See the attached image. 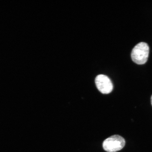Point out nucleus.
Instances as JSON below:
<instances>
[{"label": "nucleus", "mask_w": 152, "mask_h": 152, "mask_svg": "<svg viewBox=\"0 0 152 152\" xmlns=\"http://www.w3.org/2000/svg\"><path fill=\"white\" fill-rule=\"evenodd\" d=\"M149 52V48L147 43L140 42L133 49L131 57L133 61L138 64H143L147 62Z\"/></svg>", "instance_id": "nucleus-1"}, {"label": "nucleus", "mask_w": 152, "mask_h": 152, "mask_svg": "<svg viewBox=\"0 0 152 152\" xmlns=\"http://www.w3.org/2000/svg\"><path fill=\"white\" fill-rule=\"evenodd\" d=\"M125 144L124 138L118 135H114L104 140L102 146L106 151L115 152L122 149Z\"/></svg>", "instance_id": "nucleus-2"}, {"label": "nucleus", "mask_w": 152, "mask_h": 152, "mask_svg": "<svg viewBox=\"0 0 152 152\" xmlns=\"http://www.w3.org/2000/svg\"><path fill=\"white\" fill-rule=\"evenodd\" d=\"M95 83L97 88L102 94H109L113 90V83L111 80L106 75H98L95 79Z\"/></svg>", "instance_id": "nucleus-3"}, {"label": "nucleus", "mask_w": 152, "mask_h": 152, "mask_svg": "<svg viewBox=\"0 0 152 152\" xmlns=\"http://www.w3.org/2000/svg\"><path fill=\"white\" fill-rule=\"evenodd\" d=\"M151 105H152V96H151Z\"/></svg>", "instance_id": "nucleus-4"}]
</instances>
